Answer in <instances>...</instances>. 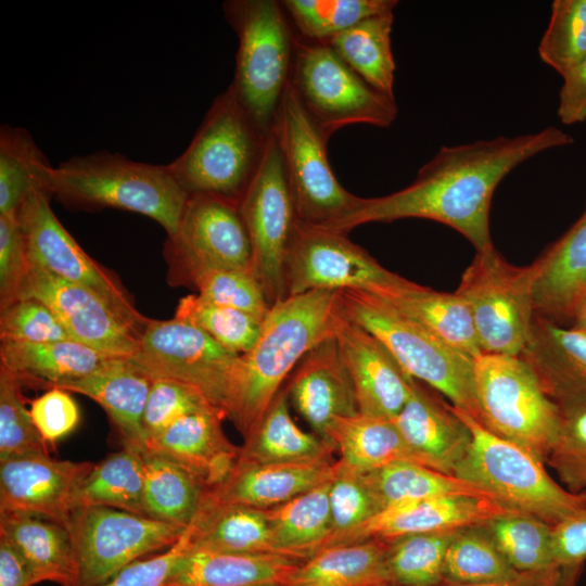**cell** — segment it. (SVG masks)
<instances>
[{"instance_id": "6da1fadb", "label": "cell", "mask_w": 586, "mask_h": 586, "mask_svg": "<svg viewBox=\"0 0 586 586\" xmlns=\"http://www.w3.org/2000/svg\"><path fill=\"white\" fill-rule=\"evenodd\" d=\"M573 142L568 132L547 126L532 133L443 145L410 184L384 196H359L352 212L323 227L347 234L368 222L430 219L453 228L481 251L493 244L489 208L500 181L530 158Z\"/></svg>"}, {"instance_id": "7a4b0ae2", "label": "cell", "mask_w": 586, "mask_h": 586, "mask_svg": "<svg viewBox=\"0 0 586 586\" xmlns=\"http://www.w3.org/2000/svg\"><path fill=\"white\" fill-rule=\"evenodd\" d=\"M345 317L341 291L313 290L271 306L256 343L241 356L231 395L227 419L243 437L304 356L335 337Z\"/></svg>"}, {"instance_id": "3957f363", "label": "cell", "mask_w": 586, "mask_h": 586, "mask_svg": "<svg viewBox=\"0 0 586 586\" xmlns=\"http://www.w3.org/2000/svg\"><path fill=\"white\" fill-rule=\"evenodd\" d=\"M43 184L50 195L73 208H119L144 215L160 224L168 238L177 233L189 200L167 165L107 151L60 163L48 171Z\"/></svg>"}, {"instance_id": "277c9868", "label": "cell", "mask_w": 586, "mask_h": 586, "mask_svg": "<svg viewBox=\"0 0 586 586\" xmlns=\"http://www.w3.org/2000/svg\"><path fill=\"white\" fill-rule=\"evenodd\" d=\"M269 137L228 87L212 103L189 146L167 168L189 196L209 194L239 204L259 169Z\"/></svg>"}, {"instance_id": "5b68a950", "label": "cell", "mask_w": 586, "mask_h": 586, "mask_svg": "<svg viewBox=\"0 0 586 586\" xmlns=\"http://www.w3.org/2000/svg\"><path fill=\"white\" fill-rule=\"evenodd\" d=\"M471 433L469 449L455 471L504 506L555 525L586 502L546 471L545 462L523 447L486 430L467 411L449 405Z\"/></svg>"}, {"instance_id": "8992f818", "label": "cell", "mask_w": 586, "mask_h": 586, "mask_svg": "<svg viewBox=\"0 0 586 586\" xmlns=\"http://www.w3.org/2000/svg\"><path fill=\"white\" fill-rule=\"evenodd\" d=\"M222 9L239 41L229 87L254 123L271 135L291 80L295 36L281 2L231 0Z\"/></svg>"}, {"instance_id": "52a82bcc", "label": "cell", "mask_w": 586, "mask_h": 586, "mask_svg": "<svg viewBox=\"0 0 586 586\" xmlns=\"http://www.w3.org/2000/svg\"><path fill=\"white\" fill-rule=\"evenodd\" d=\"M349 320L378 337L405 372L446 396L453 406L477 418L472 357L448 346L421 323L381 297L361 290H342Z\"/></svg>"}, {"instance_id": "ba28073f", "label": "cell", "mask_w": 586, "mask_h": 586, "mask_svg": "<svg viewBox=\"0 0 586 586\" xmlns=\"http://www.w3.org/2000/svg\"><path fill=\"white\" fill-rule=\"evenodd\" d=\"M473 387L475 420L546 462L560 410L532 367L520 356L481 354L473 359Z\"/></svg>"}, {"instance_id": "9c48e42d", "label": "cell", "mask_w": 586, "mask_h": 586, "mask_svg": "<svg viewBox=\"0 0 586 586\" xmlns=\"http://www.w3.org/2000/svg\"><path fill=\"white\" fill-rule=\"evenodd\" d=\"M537 265L508 263L489 245L463 271L456 293L472 317L482 354L520 356L535 318Z\"/></svg>"}, {"instance_id": "30bf717a", "label": "cell", "mask_w": 586, "mask_h": 586, "mask_svg": "<svg viewBox=\"0 0 586 586\" xmlns=\"http://www.w3.org/2000/svg\"><path fill=\"white\" fill-rule=\"evenodd\" d=\"M290 85L328 139L352 124L386 128L397 117L395 97L367 84L323 42L295 37Z\"/></svg>"}, {"instance_id": "8fae6325", "label": "cell", "mask_w": 586, "mask_h": 586, "mask_svg": "<svg viewBox=\"0 0 586 586\" xmlns=\"http://www.w3.org/2000/svg\"><path fill=\"white\" fill-rule=\"evenodd\" d=\"M273 132L297 219L327 226L352 212L359 196L346 191L328 158V138L304 110L291 85L281 100Z\"/></svg>"}, {"instance_id": "7c38bea8", "label": "cell", "mask_w": 586, "mask_h": 586, "mask_svg": "<svg viewBox=\"0 0 586 586\" xmlns=\"http://www.w3.org/2000/svg\"><path fill=\"white\" fill-rule=\"evenodd\" d=\"M153 379L175 380L199 390L228 418L241 356L196 326L174 317L148 319L130 358Z\"/></svg>"}, {"instance_id": "4fadbf2b", "label": "cell", "mask_w": 586, "mask_h": 586, "mask_svg": "<svg viewBox=\"0 0 586 586\" xmlns=\"http://www.w3.org/2000/svg\"><path fill=\"white\" fill-rule=\"evenodd\" d=\"M67 530L77 561L75 586H99L130 563L173 547L186 532L109 507L75 509Z\"/></svg>"}, {"instance_id": "5bb4252c", "label": "cell", "mask_w": 586, "mask_h": 586, "mask_svg": "<svg viewBox=\"0 0 586 586\" xmlns=\"http://www.w3.org/2000/svg\"><path fill=\"white\" fill-rule=\"evenodd\" d=\"M239 209L252 244L253 275L272 306L286 297L285 260L297 221L273 130L259 169L242 196Z\"/></svg>"}, {"instance_id": "9a60e30c", "label": "cell", "mask_w": 586, "mask_h": 586, "mask_svg": "<svg viewBox=\"0 0 586 586\" xmlns=\"http://www.w3.org/2000/svg\"><path fill=\"white\" fill-rule=\"evenodd\" d=\"M49 198L47 191L36 188L16 212L28 262L90 290L141 334L148 319L135 308L117 279L86 254L62 226Z\"/></svg>"}, {"instance_id": "2e32d148", "label": "cell", "mask_w": 586, "mask_h": 586, "mask_svg": "<svg viewBox=\"0 0 586 586\" xmlns=\"http://www.w3.org/2000/svg\"><path fill=\"white\" fill-rule=\"evenodd\" d=\"M399 278L346 233L297 219L285 260L286 296L313 290L374 294Z\"/></svg>"}, {"instance_id": "e0dca14e", "label": "cell", "mask_w": 586, "mask_h": 586, "mask_svg": "<svg viewBox=\"0 0 586 586\" xmlns=\"http://www.w3.org/2000/svg\"><path fill=\"white\" fill-rule=\"evenodd\" d=\"M28 265L20 298L34 297L49 306L75 342L113 357L137 354L140 332L97 294L38 265Z\"/></svg>"}, {"instance_id": "ac0fdd59", "label": "cell", "mask_w": 586, "mask_h": 586, "mask_svg": "<svg viewBox=\"0 0 586 586\" xmlns=\"http://www.w3.org/2000/svg\"><path fill=\"white\" fill-rule=\"evenodd\" d=\"M167 251L182 266L199 265L252 271L250 235L239 204L209 194L189 196Z\"/></svg>"}, {"instance_id": "d6986e66", "label": "cell", "mask_w": 586, "mask_h": 586, "mask_svg": "<svg viewBox=\"0 0 586 586\" xmlns=\"http://www.w3.org/2000/svg\"><path fill=\"white\" fill-rule=\"evenodd\" d=\"M93 467L50 455L0 461V514L36 515L68 528L76 494Z\"/></svg>"}, {"instance_id": "ffe728a7", "label": "cell", "mask_w": 586, "mask_h": 586, "mask_svg": "<svg viewBox=\"0 0 586 586\" xmlns=\"http://www.w3.org/2000/svg\"><path fill=\"white\" fill-rule=\"evenodd\" d=\"M335 342L353 382L359 412L394 419L410 397L413 379L378 337L347 316Z\"/></svg>"}, {"instance_id": "44dd1931", "label": "cell", "mask_w": 586, "mask_h": 586, "mask_svg": "<svg viewBox=\"0 0 586 586\" xmlns=\"http://www.w3.org/2000/svg\"><path fill=\"white\" fill-rule=\"evenodd\" d=\"M283 387L290 405L313 433L329 445V431L334 420L359 413L354 385L340 356L335 337L307 353Z\"/></svg>"}, {"instance_id": "7402d4cb", "label": "cell", "mask_w": 586, "mask_h": 586, "mask_svg": "<svg viewBox=\"0 0 586 586\" xmlns=\"http://www.w3.org/2000/svg\"><path fill=\"white\" fill-rule=\"evenodd\" d=\"M512 512L518 511L491 498L468 495L438 496L386 508L336 545L369 538H394L416 533L459 530L482 525Z\"/></svg>"}, {"instance_id": "603a6c76", "label": "cell", "mask_w": 586, "mask_h": 586, "mask_svg": "<svg viewBox=\"0 0 586 586\" xmlns=\"http://www.w3.org/2000/svg\"><path fill=\"white\" fill-rule=\"evenodd\" d=\"M393 421L421 464L455 475L469 449L471 433L449 404L413 379L410 397Z\"/></svg>"}, {"instance_id": "cb8c5ba5", "label": "cell", "mask_w": 586, "mask_h": 586, "mask_svg": "<svg viewBox=\"0 0 586 586\" xmlns=\"http://www.w3.org/2000/svg\"><path fill=\"white\" fill-rule=\"evenodd\" d=\"M152 378L130 358L112 357L93 372L63 383L59 388L98 403L116 428L123 445L146 449L143 415Z\"/></svg>"}, {"instance_id": "d4e9b609", "label": "cell", "mask_w": 586, "mask_h": 586, "mask_svg": "<svg viewBox=\"0 0 586 586\" xmlns=\"http://www.w3.org/2000/svg\"><path fill=\"white\" fill-rule=\"evenodd\" d=\"M226 418L215 407L189 413L151 440L146 449L177 461L213 488L229 474L239 457L240 446L232 444L224 431Z\"/></svg>"}, {"instance_id": "484cf974", "label": "cell", "mask_w": 586, "mask_h": 586, "mask_svg": "<svg viewBox=\"0 0 586 586\" xmlns=\"http://www.w3.org/2000/svg\"><path fill=\"white\" fill-rule=\"evenodd\" d=\"M522 357L557 404L586 402V333L535 316Z\"/></svg>"}, {"instance_id": "4316f807", "label": "cell", "mask_w": 586, "mask_h": 586, "mask_svg": "<svg viewBox=\"0 0 586 586\" xmlns=\"http://www.w3.org/2000/svg\"><path fill=\"white\" fill-rule=\"evenodd\" d=\"M300 563L276 553L213 551L188 543L163 586H285Z\"/></svg>"}, {"instance_id": "83f0119b", "label": "cell", "mask_w": 586, "mask_h": 586, "mask_svg": "<svg viewBox=\"0 0 586 586\" xmlns=\"http://www.w3.org/2000/svg\"><path fill=\"white\" fill-rule=\"evenodd\" d=\"M334 461L263 464L237 460L221 483L209 493L218 500L267 510L332 476Z\"/></svg>"}, {"instance_id": "f1b7e54d", "label": "cell", "mask_w": 586, "mask_h": 586, "mask_svg": "<svg viewBox=\"0 0 586 586\" xmlns=\"http://www.w3.org/2000/svg\"><path fill=\"white\" fill-rule=\"evenodd\" d=\"M535 263V311L551 320L571 318L586 294V208Z\"/></svg>"}, {"instance_id": "f546056e", "label": "cell", "mask_w": 586, "mask_h": 586, "mask_svg": "<svg viewBox=\"0 0 586 586\" xmlns=\"http://www.w3.org/2000/svg\"><path fill=\"white\" fill-rule=\"evenodd\" d=\"M0 537L23 558L35 584L75 586L77 561L67 527L29 514H0Z\"/></svg>"}, {"instance_id": "4dcf8cb0", "label": "cell", "mask_w": 586, "mask_h": 586, "mask_svg": "<svg viewBox=\"0 0 586 586\" xmlns=\"http://www.w3.org/2000/svg\"><path fill=\"white\" fill-rule=\"evenodd\" d=\"M374 295L421 323L456 351L472 358L482 354L469 308L456 292H438L400 277Z\"/></svg>"}, {"instance_id": "1f68e13d", "label": "cell", "mask_w": 586, "mask_h": 586, "mask_svg": "<svg viewBox=\"0 0 586 586\" xmlns=\"http://www.w3.org/2000/svg\"><path fill=\"white\" fill-rule=\"evenodd\" d=\"M187 532L189 545L193 548L279 555L265 510L220 501L209 489Z\"/></svg>"}, {"instance_id": "d6a6232c", "label": "cell", "mask_w": 586, "mask_h": 586, "mask_svg": "<svg viewBox=\"0 0 586 586\" xmlns=\"http://www.w3.org/2000/svg\"><path fill=\"white\" fill-rule=\"evenodd\" d=\"M333 451L331 445L294 422L288 394L282 387L244 436L238 459L263 464L307 463L332 461Z\"/></svg>"}, {"instance_id": "836d02e7", "label": "cell", "mask_w": 586, "mask_h": 586, "mask_svg": "<svg viewBox=\"0 0 586 586\" xmlns=\"http://www.w3.org/2000/svg\"><path fill=\"white\" fill-rule=\"evenodd\" d=\"M385 538L327 547L301 562L285 586H388Z\"/></svg>"}, {"instance_id": "e575fe53", "label": "cell", "mask_w": 586, "mask_h": 586, "mask_svg": "<svg viewBox=\"0 0 586 586\" xmlns=\"http://www.w3.org/2000/svg\"><path fill=\"white\" fill-rule=\"evenodd\" d=\"M112 357L75 341L0 344V366L21 382L33 380L49 387L85 377Z\"/></svg>"}, {"instance_id": "d590c367", "label": "cell", "mask_w": 586, "mask_h": 586, "mask_svg": "<svg viewBox=\"0 0 586 586\" xmlns=\"http://www.w3.org/2000/svg\"><path fill=\"white\" fill-rule=\"evenodd\" d=\"M330 480L265 510L279 555L303 562L324 547L332 533Z\"/></svg>"}, {"instance_id": "8d00e7d4", "label": "cell", "mask_w": 586, "mask_h": 586, "mask_svg": "<svg viewBox=\"0 0 586 586\" xmlns=\"http://www.w3.org/2000/svg\"><path fill=\"white\" fill-rule=\"evenodd\" d=\"M329 442L339 453V461L360 472L395 461L421 464L393 419L360 412L337 418L329 431Z\"/></svg>"}, {"instance_id": "74e56055", "label": "cell", "mask_w": 586, "mask_h": 586, "mask_svg": "<svg viewBox=\"0 0 586 586\" xmlns=\"http://www.w3.org/2000/svg\"><path fill=\"white\" fill-rule=\"evenodd\" d=\"M142 458L146 517L187 530L208 487L189 469L162 454L144 449Z\"/></svg>"}, {"instance_id": "f35d334b", "label": "cell", "mask_w": 586, "mask_h": 586, "mask_svg": "<svg viewBox=\"0 0 586 586\" xmlns=\"http://www.w3.org/2000/svg\"><path fill=\"white\" fill-rule=\"evenodd\" d=\"M393 12L365 18L328 39L339 58L374 89L394 95Z\"/></svg>"}, {"instance_id": "ab89813d", "label": "cell", "mask_w": 586, "mask_h": 586, "mask_svg": "<svg viewBox=\"0 0 586 586\" xmlns=\"http://www.w3.org/2000/svg\"><path fill=\"white\" fill-rule=\"evenodd\" d=\"M74 507H109L146 517L142 450L124 446L94 463L76 494Z\"/></svg>"}, {"instance_id": "60d3db41", "label": "cell", "mask_w": 586, "mask_h": 586, "mask_svg": "<svg viewBox=\"0 0 586 586\" xmlns=\"http://www.w3.org/2000/svg\"><path fill=\"white\" fill-rule=\"evenodd\" d=\"M362 473L382 511L396 505L447 495L494 499L468 481L410 461H395Z\"/></svg>"}, {"instance_id": "b9f144b4", "label": "cell", "mask_w": 586, "mask_h": 586, "mask_svg": "<svg viewBox=\"0 0 586 586\" xmlns=\"http://www.w3.org/2000/svg\"><path fill=\"white\" fill-rule=\"evenodd\" d=\"M53 166L22 127H0V214L16 213Z\"/></svg>"}, {"instance_id": "7bdbcfd3", "label": "cell", "mask_w": 586, "mask_h": 586, "mask_svg": "<svg viewBox=\"0 0 586 586\" xmlns=\"http://www.w3.org/2000/svg\"><path fill=\"white\" fill-rule=\"evenodd\" d=\"M483 525L518 572L562 571L555 559L551 524L527 513L512 512Z\"/></svg>"}, {"instance_id": "ee69618b", "label": "cell", "mask_w": 586, "mask_h": 586, "mask_svg": "<svg viewBox=\"0 0 586 586\" xmlns=\"http://www.w3.org/2000/svg\"><path fill=\"white\" fill-rule=\"evenodd\" d=\"M459 530L385 538L388 586H441L446 551Z\"/></svg>"}, {"instance_id": "f6af8a7d", "label": "cell", "mask_w": 586, "mask_h": 586, "mask_svg": "<svg viewBox=\"0 0 586 586\" xmlns=\"http://www.w3.org/2000/svg\"><path fill=\"white\" fill-rule=\"evenodd\" d=\"M520 573L482 524L456 533L446 551L443 581L445 585L477 584L510 579Z\"/></svg>"}, {"instance_id": "bcb514c9", "label": "cell", "mask_w": 586, "mask_h": 586, "mask_svg": "<svg viewBox=\"0 0 586 586\" xmlns=\"http://www.w3.org/2000/svg\"><path fill=\"white\" fill-rule=\"evenodd\" d=\"M396 0H284L281 4L302 38L326 42L370 16L393 12Z\"/></svg>"}, {"instance_id": "7dc6e473", "label": "cell", "mask_w": 586, "mask_h": 586, "mask_svg": "<svg viewBox=\"0 0 586 586\" xmlns=\"http://www.w3.org/2000/svg\"><path fill=\"white\" fill-rule=\"evenodd\" d=\"M175 317L190 322L237 355H244L256 343L263 321L242 310L211 303L190 294L178 302Z\"/></svg>"}, {"instance_id": "c3c4849f", "label": "cell", "mask_w": 586, "mask_h": 586, "mask_svg": "<svg viewBox=\"0 0 586 586\" xmlns=\"http://www.w3.org/2000/svg\"><path fill=\"white\" fill-rule=\"evenodd\" d=\"M540 60L564 77L586 58V0H555L538 48Z\"/></svg>"}, {"instance_id": "681fc988", "label": "cell", "mask_w": 586, "mask_h": 586, "mask_svg": "<svg viewBox=\"0 0 586 586\" xmlns=\"http://www.w3.org/2000/svg\"><path fill=\"white\" fill-rule=\"evenodd\" d=\"M183 269L202 298L242 310L260 321L267 317L271 305L253 272L199 265Z\"/></svg>"}, {"instance_id": "f907efd6", "label": "cell", "mask_w": 586, "mask_h": 586, "mask_svg": "<svg viewBox=\"0 0 586 586\" xmlns=\"http://www.w3.org/2000/svg\"><path fill=\"white\" fill-rule=\"evenodd\" d=\"M329 500L332 533L322 549L336 545L382 511L364 473L339 460L334 461L333 466Z\"/></svg>"}, {"instance_id": "816d5d0a", "label": "cell", "mask_w": 586, "mask_h": 586, "mask_svg": "<svg viewBox=\"0 0 586 586\" xmlns=\"http://www.w3.org/2000/svg\"><path fill=\"white\" fill-rule=\"evenodd\" d=\"M27 455H50L49 444L24 404L21 380L0 366V461Z\"/></svg>"}, {"instance_id": "f5cc1de1", "label": "cell", "mask_w": 586, "mask_h": 586, "mask_svg": "<svg viewBox=\"0 0 586 586\" xmlns=\"http://www.w3.org/2000/svg\"><path fill=\"white\" fill-rule=\"evenodd\" d=\"M558 406L559 429L546 462L568 491L583 493L586 492V402Z\"/></svg>"}, {"instance_id": "db71d44e", "label": "cell", "mask_w": 586, "mask_h": 586, "mask_svg": "<svg viewBox=\"0 0 586 586\" xmlns=\"http://www.w3.org/2000/svg\"><path fill=\"white\" fill-rule=\"evenodd\" d=\"M212 407L195 387L175 380L153 379L143 415L148 444L178 419Z\"/></svg>"}, {"instance_id": "11a10c76", "label": "cell", "mask_w": 586, "mask_h": 586, "mask_svg": "<svg viewBox=\"0 0 586 586\" xmlns=\"http://www.w3.org/2000/svg\"><path fill=\"white\" fill-rule=\"evenodd\" d=\"M0 309L1 341L29 343L73 341L51 308L37 298H20Z\"/></svg>"}, {"instance_id": "9f6ffc18", "label": "cell", "mask_w": 586, "mask_h": 586, "mask_svg": "<svg viewBox=\"0 0 586 586\" xmlns=\"http://www.w3.org/2000/svg\"><path fill=\"white\" fill-rule=\"evenodd\" d=\"M28 258L16 213L0 214V308L20 300Z\"/></svg>"}, {"instance_id": "6f0895ef", "label": "cell", "mask_w": 586, "mask_h": 586, "mask_svg": "<svg viewBox=\"0 0 586 586\" xmlns=\"http://www.w3.org/2000/svg\"><path fill=\"white\" fill-rule=\"evenodd\" d=\"M29 412L35 426L49 445L72 433L80 420L77 403L68 391L59 387H50L34 398Z\"/></svg>"}, {"instance_id": "680465c9", "label": "cell", "mask_w": 586, "mask_h": 586, "mask_svg": "<svg viewBox=\"0 0 586 586\" xmlns=\"http://www.w3.org/2000/svg\"><path fill=\"white\" fill-rule=\"evenodd\" d=\"M557 565L573 582L586 561V502L552 525Z\"/></svg>"}, {"instance_id": "91938a15", "label": "cell", "mask_w": 586, "mask_h": 586, "mask_svg": "<svg viewBox=\"0 0 586 586\" xmlns=\"http://www.w3.org/2000/svg\"><path fill=\"white\" fill-rule=\"evenodd\" d=\"M189 543L187 530L173 547L139 559L99 586H163L175 561Z\"/></svg>"}, {"instance_id": "94428289", "label": "cell", "mask_w": 586, "mask_h": 586, "mask_svg": "<svg viewBox=\"0 0 586 586\" xmlns=\"http://www.w3.org/2000/svg\"><path fill=\"white\" fill-rule=\"evenodd\" d=\"M557 115L565 125L586 122V58L562 77Z\"/></svg>"}, {"instance_id": "6125c7cd", "label": "cell", "mask_w": 586, "mask_h": 586, "mask_svg": "<svg viewBox=\"0 0 586 586\" xmlns=\"http://www.w3.org/2000/svg\"><path fill=\"white\" fill-rule=\"evenodd\" d=\"M34 578L20 553L0 537V586H33Z\"/></svg>"}, {"instance_id": "be15d7a7", "label": "cell", "mask_w": 586, "mask_h": 586, "mask_svg": "<svg viewBox=\"0 0 586 586\" xmlns=\"http://www.w3.org/2000/svg\"><path fill=\"white\" fill-rule=\"evenodd\" d=\"M573 582L560 570L550 572H525L517 577L488 583L441 586H572Z\"/></svg>"}, {"instance_id": "e7e4bbea", "label": "cell", "mask_w": 586, "mask_h": 586, "mask_svg": "<svg viewBox=\"0 0 586 586\" xmlns=\"http://www.w3.org/2000/svg\"><path fill=\"white\" fill-rule=\"evenodd\" d=\"M571 318L574 320V327L586 333V294L575 306Z\"/></svg>"}]
</instances>
